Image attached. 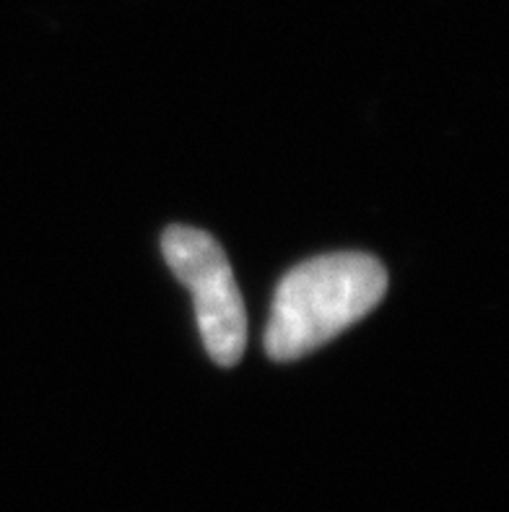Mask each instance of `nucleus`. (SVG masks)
I'll list each match as a JSON object with an SVG mask.
<instances>
[{"label": "nucleus", "mask_w": 509, "mask_h": 512, "mask_svg": "<svg viewBox=\"0 0 509 512\" xmlns=\"http://www.w3.org/2000/svg\"><path fill=\"white\" fill-rule=\"evenodd\" d=\"M387 271L367 253H330L304 260L278 281L265 354L294 362L325 346L380 305Z\"/></svg>", "instance_id": "f257e3e1"}, {"label": "nucleus", "mask_w": 509, "mask_h": 512, "mask_svg": "<svg viewBox=\"0 0 509 512\" xmlns=\"http://www.w3.org/2000/svg\"><path fill=\"white\" fill-rule=\"evenodd\" d=\"M169 271L190 289L208 357L234 367L247 346V312L224 247L203 229L172 224L162 234Z\"/></svg>", "instance_id": "f03ea898"}]
</instances>
